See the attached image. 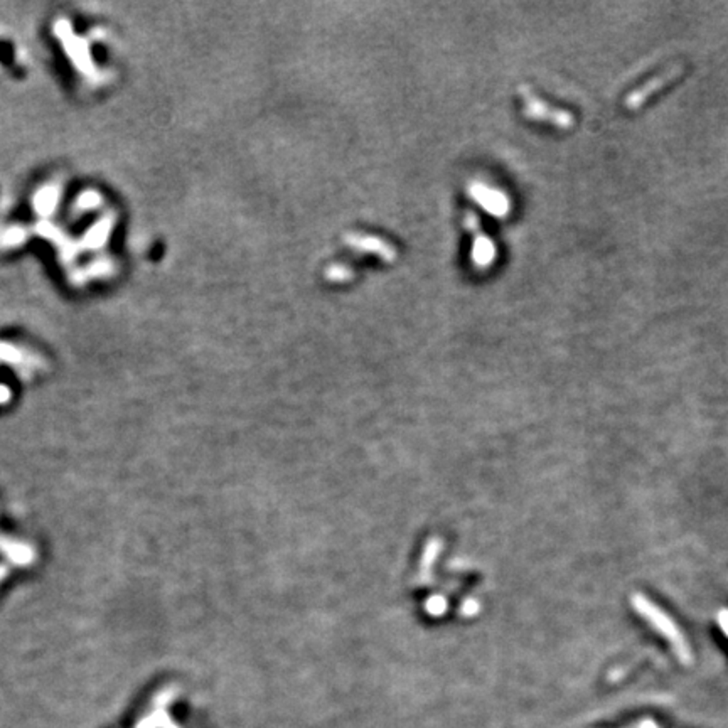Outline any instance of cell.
Segmentation results:
<instances>
[{"instance_id": "6da1fadb", "label": "cell", "mask_w": 728, "mask_h": 728, "mask_svg": "<svg viewBox=\"0 0 728 728\" xmlns=\"http://www.w3.org/2000/svg\"><path fill=\"white\" fill-rule=\"evenodd\" d=\"M633 604H634L635 611L641 613L644 619H647L649 622H651V626L654 627V629L659 630V633L663 634L671 644H673L674 651H676L679 659H681L685 664L690 663L691 661L690 647H688L685 638H683L681 633H679L676 624H674V622L671 621L663 611H659V609H657L656 605L651 602V600L642 597L641 594L634 595Z\"/></svg>"}, {"instance_id": "7a4b0ae2", "label": "cell", "mask_w": 728, "mask_h": 728, "mask_svg": "<svg viewBox=\"0 0 728 728\" xmlns=\"http://www.w3.org/2000/svg\"><path fill=\"white\" fill-rule=\"evenodd\" d=\"M521 102H523V115L538 122H548V124L558 127V129H572L575 124V118L567 110L555 108L548 105L545 100L539 96L528 85H521L517 88Z\"/></svg>"}, {"instance_id": "3957f363", "label": "cell", "mask_w": 728, "mask_h": 728, "mask_svg": "<svg viewBox=\"0 0 728 728\" xmlns=\"http://www.w3.org/2000/svg\"><path fill=\"white\" fill-rule=\"evenodd\" d=\"M343 241L346 247L354 249V252L364 253V255H372L386 263H393L398 257L397 248H394L389 241L375 235L349 231V233H346L343 236Z\"/></svg>"}, {"instance_id": "277c9868", "label": "cell", "mask_w": 728, "mask_h": 728, "mask_svg": "<svg viewBox=\"0 0 728 728\" xmlns=\"http://www.w3.org/2000/svg\"><path fill=\"white\" fill-rule=\"evenodd\" d=\"M462 223H464V226H466V230L472 235V238H474L472 262L476 263L477 266H481V269H486V266H489L495 258V247H494L493 240H491L488 235L482 233L479 218H477V214L471 211V209H467V211L464 213Z\"/></svg>"}, {"instance_id": "5b68a950", "label": "cell", "mask_w": 728, "mask_h": 728, "mask_svg": "<svg viewBox=\"0 0 728 728\" xmlns=\"http://www.w3.org/2000/svg\"><path fill=\"white\" fill-rule=\"evenodd\" d=\"M683 73L681 66H669L668 69H664L663 73L652 76L647 83H644L642 86H639L638 90L630 91L626 98V107L629 110H638L641 108L644 103L651 98L656 91L663 90L666 85H669L671 81H674L679 74Z\"/></svg>"}, {"instance_id": "8992f818", "label": "cell", "mask_w": 728, "mask_h": 728, "mask_svg": "<svg viewBox=\"0 0 728 728\" xmlns=\"http://www.w3.org/2000/svg\"><path fill=\"white\" fill-rule=\"evenodd\" d=\"M469 196H471L477 204H481L486 211L493 214V216L504 218L507 211H510V199H507V196L504 194L503 191L489 186V184H469Z\"/></svg>"}, {"instance_id": "52a82bcc", "label": "cell", "mask_w": 728, "mask_h": 728, "mask_svg": "<svg viewBox=\"0 0 728 728\" xmlns=\"http://www.w3.org/2000/svg\"><path fill=\"white\" fill-rule=\"evenodd\" d=\"M0 550L17 565H29L34 560V550L25 543H17L0 534Z\"/></svg>"}, {"instance_id": "ba28073f", "label": "cell", "mask_w": 728, "mask_h": 728, "mask_svg": "<svg viewBox=\"0 0 728 728\" xmlns=\"http://www.w3.org/2000/svg\"><path fill=\"white\" fill-rule=\"evenodd\" d=\"M354 269L353 266L346 265V263H332V265H329L326 271H324V277H326V280H329V282H334V283H344V282H349V280L354 278Z\"/></svg>"}, {"instance_id": "9c48e42d", "label": "cell", "mask_w": 728, "mask_h": 728, "mask_svg": "<svg viewBox=\"0 0 728 728\" xmlns=\"http://www.w3.org/2000/svg\"><path fill=\"white\" fill-rule=\"evenodd\" d=\"M718 622H720V627L723 629V633H725V635L728 638V611H722L720 616H718Z\"/></svg>"}, {"instance_id": "30bf717a", "label": "cell", "mask_w": 728, "mask_h": 728, "mask_svg": "<svg viewBox=\"0 0 728 728\" xmlns=\"http://www.w3.org/2000/svg\"><path fill=\"white\" fill-rule=\"evenodd\" d=\"M635 728H659V727H657V723L652 720H642L639 725H635Z\"/></svg>"}, {"instance_id": "8fae6325", "label": "cell", "mask_w": 728, "mask_h": 728, "mask_svg": "<svg viewBox=\"0 0 728 728\" xmlns=\"http://www.w3.org/2000/svg\"><path fill=\"white\" fill-rule=\"evenodd\" d=\"M8 398V392L7 388H4V386H0V403H4Z\"/></svg>"}, {"instance_id": "7c38bea8", "label": "cell", "mask_w": 728, "mask_h": 728, "mask_svg": "<svg viewBox=\"0 0 728 728\" xmlns=\"http://www.w3.org/2000/svg\"><path fill=\"white\" fill-rule=\"evenodd\" d=\"M7 573H8V570H7V567H4V565H0V582H2V580H4V578H6V575H7Z\"/></svg>"}, {"instance_id": "4fadbf2b", "label": "cell", "mask_w": 728, "mask_h": 728, "mask_svg": "<svg viewBox=\"0 0 728 728\" xmlns=\"http://www.w3.org/2000/svg\"><path fill=\"white\" fill-rule=\"evenodd\" d=\"M630 728H635V727H630Z\"/></svg>"}]
</instances>
